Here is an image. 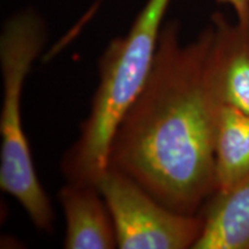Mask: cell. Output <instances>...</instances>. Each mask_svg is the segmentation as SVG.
Returning a JSON list of instances; mask_svg holds the SVG:
<instances>
[{
    "mask_svg": "<svg viewBox=\"0 0 249 249\" xmlns=\"http://www.w3.org/2000/svg\"><path fill=\"white\" fill-rule=\"evenodd\" d=\"M213 27L188 44L161 29L144 86L111 140L108 167L176 213L198 214L216 193L214 140L223 104L208 74Z\"/></svg>",
    "mask_w": 249,
    "mask_h": 249,
    "instance_id": "1",
    "label": "cell"
},
{
    "mask_svg": "<svg viewBox=\"0 0 249 249\" xmlns=\"http://www.w3.org/2000/svg\"><path fill=\"white\" fill-rule=\"evenodd\" d=\"M170 2L147 0L128 33L111 40L102 54L89 114L61 161L67 182L97 185L107 171L111 140L150 74Z\"/></svg>",
    "mask_w": 249,
    "mask_h": 249,
    "instance_id": "2",
    "label": "cell"
},
{
    "mask_svg": "<svg viewBox=\"0 0 249 249\" xmlns=\"http://www.w3.org/2000/svg\"><path fill=\"white\" fill-rule=\"evenodd\" d=\"M45 39L44 23L34 12L13 15L6 21L0 37L4 90L0 114V188L17 198L37 229L50 232L54 213L36 174L21 116L24 81Z\"/></svg>",
    "mask_w": 249,
    "mask_h": 249,
    "instance_id": "3",
    "label": "cell"
},
{
    "mask_svg": "<svg viewBox=\"0 0 249 249\" xmlns=\"http://www.w3.org/2000/svg\"><path fill=\"white\" fill-rule=\"evenodd\" d=\"M97 187L113 219L118 248L193 249L200 239V213L169 209L126 174L108 167Z\"/></svg>",
    "mask_w": 249,
    "mask_h": 249,
    "instance_id": "4",
    "label": "cell"
},
{
    "mask_svg": "<svg viewBox=\"0 0 249 249\" xmlns=\"http://www.w3.org/2000/svg\"><path fill=\"white\" fill-rule=\"evenodd\" d=\"M208 54V74L223 105L249 114V24L230 22L214 13Z\"/></svg>",
    "mask_w": 249,
    "mask_h": 249,
    "instance_id": "5",
    "label": "cell"
},
{
    "mask_svg": "<svg viewBox=\"0 0 249 249\" xmlns=\"http://www.w3.org/2000/svg\"><path fill=\"white\" fill-rule=\"evenodd\" d=\"M59 201L66 219L64 248H118L113 219L97 185L67 182Z\"/></svg>",
    "mask_w": 249,
    "mask_h": 249,
    "instance_id": "6",
    "label": "cell"
},
{
    "mask_svg": "<svg viewBox=\"0 0 249 249\" xmlns=\"http://www.w3.org/2000/svg\"><path fill=\"white\" fill-rule=\"evenodd\" d=\"M200 214L204 225L193 249H249V177L214 193Z\"/></svg>",
    "mask_w": 249,
    "mask_h": 249,
    "instance_id": "7",
    "label": "cell"
},
{
    "mask_svg": "<svg viewBox=\"0 0 249 249\" xmlns=\"http://www.w3.org/2000/svg\"><path fill=\"white\" fill-rule=\"evenodd\" d=\"M216 192L232 189L249 177V114L223 105L214 140Z\"/></svg>",
    "mask_w": 249,
    "mask_h": 249,
    "instance_id": "8",
    "label": "cell"
},
{
    "mask_svg": "<svg viewBox=\"0 0 249 249\" xmlns=\"http://www.w3.org/2000/svg\"><path fill=\"white\" fill-rule=\"evenodd\" d=\"M219 4L230 5L234 9L238 22L249 24V0H217Z\"/></svg>",
    "mask_w": 249,
    "mask_h": 249,
    "instance_id": "9",
    "label": "cell"
},
{
    "mask_svg": "<svg viewBox=\"0 0 249 249\" xmlns=\"http://www.w3.org/2000/svg\"><path fill=\"white\" fill-rule=\"evenodd\" d=\"M101 1H102V0H98V2H96V4H95V5H93V7H92L91 9H90V11H92V9H93V8H95V7H96V6H97V4H101ZM90 11H89V12H90Z\"/></svg>",
    "mask_w": 249,
    "mask_h": 249,
    "instance_id": "10",
    "label": "cell"
}]
</instances>
